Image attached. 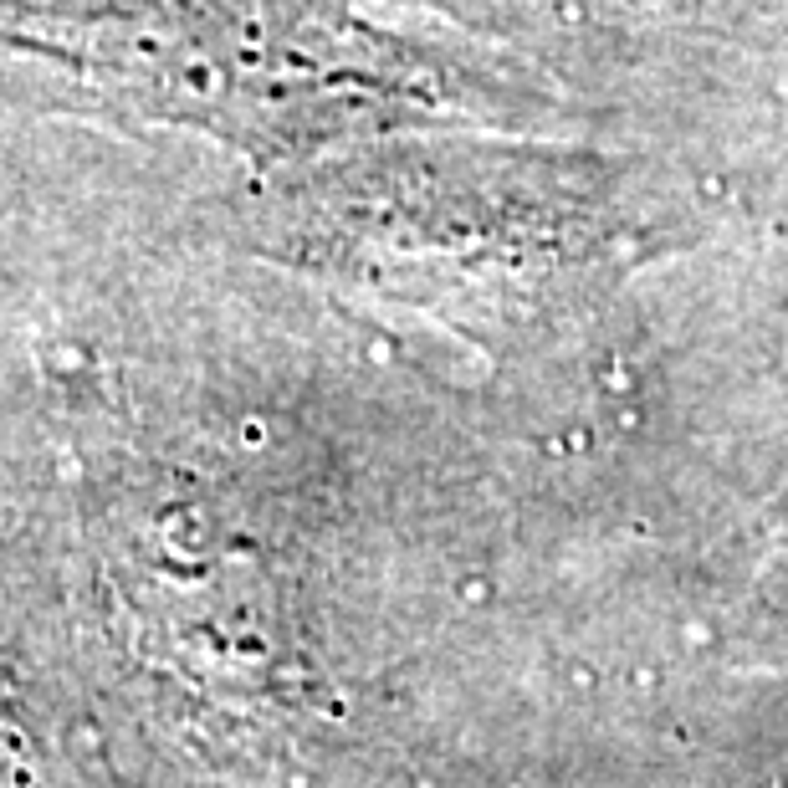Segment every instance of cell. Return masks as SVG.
I'll list each match as a JSON object with an SVG mask.
<instances>
[{
	"label": "cell",
	"instance_id": "6da1fadb",
	"mask_svg": "<svg viewBox=\"0 0 788 788\" xmlns=\"http://www.w3.org/2000/svg\"><path fill=\"white\" fill-rule=\"evenodd\" d=\"M0 57L72 103L241 149L328 139L430 98L420 62L343 0H0Z\"/></svg>",
	"mask_w": 788,
	"mask_h": 788
}]
</instances>
